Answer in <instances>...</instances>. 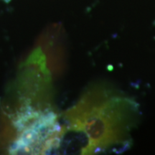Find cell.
<instances>
[{
	"instance_id": "1",
	"label": "cell",
	"mask_w": 155,
	"mask_h": 155,
	"mask_svg": "<svg viewBox=\"0 0 155 155\" xmlns=\"http://www.w3.org/2000/svg\"><path fill=\"white\" fill-rule=\"evenodd\" d=\"M71 128L84 133L93 153H120L131 146L140 119L138 103L120 91L98 85L65 114Z\"/></svg>"
}]
</instances>
